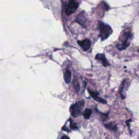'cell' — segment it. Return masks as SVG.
<instances>
[{
  "mask_svg": "<svg viewBox=\"0 0 139 139\" xmlns=\"http://www.w3.org/2000/svg\"><path fill=\"white\" fill-rule=\"evenodd\" d=\"M84 107V100H81L79 102H76V103L75 104H73L72 105H71L70 108L71 115L72 116L75 117V118L78 116L82 113Z\"/></svg>",
  "mask_w": 139,
  "mask_h": 139,
  "instance_id": "obj_1",
  "label": "cell"
},
{
  "mask_svg": "<svg viewBox=\"0 0 139 139\" xmlns=\"http://www.w3.org/2000/svg\"><path fill=\"white\" fill-rule=\"evenodd\" d=\"M99 28H100V37L102 40L107 39L110 35L113 32L111 27L109 26L100 23H99Z\"/></svg>",
  "mask_w": 139,
  "mask_h": 139,
  "instance_id": "obj_2",
  "label": "cell"
},
{
  "mask_svg": "<svg viewBox=\"0 0 139 139\" xmlns=\"http://www.w3.org/2000/svg\"><path fill=\"white\" fill-rule=\"evenodd\" d=\"M131 38V34L129 32L124 33L122 36V39L121 40V43L118 45V47L120 49H125L127 47L129 46V40Z\"/></svg>",
  "mask_w": 139,
  "mask_h": 139,
  "instance_id": "obj_3",
  "label": "cell"
},
{
  "mask_svg": "<svg viewBox=\"0 0 139 139\" xmlns=\"http://www.w3.org/2000/svg\"><path fill=\"white\" fill-rule=\"evenodd\" d=\"M78 6L79 4L76 0H70L66 10V13L68 15H71L76 12Z\"/></svg>",
  "mask_w": 139,
  "mask_h": 139,
  "instance_id": "obj_4",
  "label": "cell"
},
{
  "mask_svg": "<svg viewBox=\"0 0 139 139\" xmlns=\"http://www.w3.org/2000/svg\"><path fill=\"white\" fill-rule=\"evenodd\" d=\"M88 92L91 96L92 97V98L96 101L99 102V103H101L102 104H107V102L105 100H104V99L98 96V95H99L98 92L93 91L92 90H90V89H88Z\"/></svg>",
  "mask_w": 139,
  "mask_h": 139,
  "instance_id": "obj_5",
  "label": "cell"
},
{
  "mask_svg": "<svg viewBox=\"0 0 139 139\" xmlns=\"http://www.w3.org/2000/svg\"><path fill=\"white\" fill-rule=\"evenodd\" d=\"M78 43L84 51H86L90 49L91 46V42L89 39H85L82 41H78Z\"/></svg>",
  "mask_w": 139,
  "mask_h": 139,
  "instance_id": "obj_6",
  "label": "cell"
},
{
  "mask_svg": "<svg viewBox=\"0 0 139 139\" xmlns=\"http://www.w3.org/2000/svg\"><path fill=\"white\" fill-rule=\"evenodd\" d=\"M95 58H96V59L101 61L104 66H108L109 65V64L106 59L105 55H104L103 54H97Z\"/></svg>",
  "mask_w": 139,
  "mask_h": 139,
  "instance_id": "obj_7",
  "label": "cell"
},
{
  "mask_svg": "<svg viewBox=\"0 0 139 139\" xmlns=\"http://www.w3.org/2000/svg\"><path fill=\"white\" fill-rule=\"evenodd\" d=\"M72 77V74L70 70L67 69L64 74V79L66 83L69 84L71 82Z\"/></svg>",
  "mask_w": 139,
  "mask_h": 139,
  "instance_id": "obj_8",
  "label": "cell"
},
{
  "mask_svg": "<svg viewBox=\"0 0 139 139\" xmlns=\"http://www.w3.org/2000/svg\"><path fill=\"white\" fill-rule=\"evenodd\" d=\"M92 114V110L90 108H86L84 112V117L86 119H89Z\"/></svg>",
  "mask_w": 139,
  "mask_h": 139,
  "instance_id": "obj_9",
  "label": "cell"
},
{
  "mask_svg": "<svg viewBox=\"0 0 139 139\" xmlns=\"http://www.w3.org/2000/svg\"><path fill=\"white\" fill-rule=\"evenodd\" d=\"M105 127L108 129H109L114 131L116 130L117 129H118V127H117L116 125L114 123H109L108 124H105Z\"/></svg>",
  "mask_w": 139,
  "mask_h": 139,
  "instance_id": "obj_10",
  "label": "cell"
},
{
  "mask_svg": "<svg viewBox=\"0 0 139 139\" xmlns=\"http://www.w3.org/2000/svg\"><path fill=\"white\" fill-rule=\"evenodd\" d=\"M73 84H74V87L77 93H78L80 90V85L78 82V80L76 79H75L73 81Z\"/></svg>",
  "mask_w": 139,
  "mask_h": 139,
  "instance_id": "obj_11",
  "label": "cell"
},
{
  "mask_svg": "<svg viewBox=\"0 0 139 139\" xmlns=\"http://www.w3.org/2000/svg\"><path fill=\"white\" fill-rule=\"evenodd\" d=\"M70 128L73 129V130H77L78 129V127L77 126L76 124L72 122H71V124H70Z\"/></svg>",
  "mask_w": 139,
  "mask_h": 139,
  "instance_id": "obj_12",
  "label": "cell"
},
{
  "mask_svg": "<svg viewBox=\"0 0 139 139\" xmlns=\"http://www.w3.org/2000/svg\"><path fill=\"white\" fill-rule=\"evenodd\" d=\"M63 130H64V131H68V132H69V131H70V130L66 128V127L65 126H64V127H63V129H62Z\"/></svg>",
  "mask_w": 139,
  "mask_h": 139,
  "instance_id": "obj_13",
  "label": "cell"
},
{
  "mask_svg": "<svg viewBox=\"0 0 139 139\" xmlns=\"http://www.w3.org/2000/svg\"><path fill=\"white\" fill-rule=\"evenodd\" d=\"M61 139H70V138H69V137L68 136H66V135H64V136H63L62 137Z\"/></svg>",
  "mask_w": 139,
  "mask_h": 139,
  "instance_id": "obj_14",
  "label": "cell"
}]
</instances>
